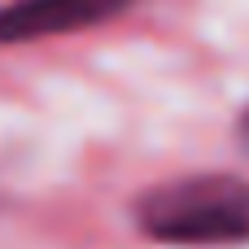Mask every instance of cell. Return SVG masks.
Segmentation results:
<instances>
[{
	"instance_id": "cell-1",
	"label": "cell",
	"mask_w": 249,
	"mask_h": 249,
	"mask_svg": "<svg viewBox=\"0 0 249 249\" xmlns=\"http://www.w3.org/2000/svg\"><path fill=\"white\" fill-rule=\"evenodd\" d=\"M131 219L140 236L171 249L249 245V179L210 171L153 184L136 197Z\"/></svg>"
},
{
	"instance_id": "cell-2",
	"label": "cell",
	"mask_w": 249,
	"mask_h": 249,
	"mask_svg": "<svg viewBox=\"0 0 249 249\" xmlns=\"http://www.w3.org/2000/svg\"><path fill=\"white\" fill-rule=\"evenodd\" d=\"M140 0H9L0 4V48L74 35L131 13Z\"/></svg>"
},
{
	"instance_id": "cell-3",
	"label": "cell",
	"mask_w": 249,
	"mask_h": 249,
	"mask_svg": "<svg viewBox=\"0 0 249 249\" xmlns=\"http://www.w3.org/2000/svg\"><path fill=\"white\" fill-rule=\"evenodd\" d=\"M236 136H241V149L249 153V109L241 114V123H236Z\"/></svg>"
}]
</instances>
